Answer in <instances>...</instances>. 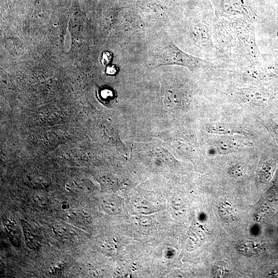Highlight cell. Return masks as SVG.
Instances as JSON below:
<instances>
[{
  "mask_svg": "<svg viewBox=\"0 0 278 278\" xmlns=\"http://www.w3.org/2000/svg\"><path fill=\"white\" fill-rule=\"evenodd\" d=\"M206 64L205 61L185 53L174 43L169 42L157 52L154 65L155 67L178 65L193 70L200 68Z\"/></svg>",
  "mask_w": 278,
  "mask_h": 278,
  "instance_id": "6da1fadb",
  "label": "cell"
},
{
  "mask_svg": "<svg viewBox=\"0 0 278 278\" xmlns=\"http://www.w3.org/2000/svg\"><path fill=\"white\" fill-rule=\"evenodd\" d=\"M24 235L27 246L32 250H38L40 247V242L38 236L35 231L28 223L22 222Z\"/></svg>",
  "mask_w": 278,
  "mask_h": 278,
  "instance_id": "7a4b0ae2",
  "label": "cell"
},
{
  "mask_svg": "<svg viewBox=\"0 0 278 278\" xmlns=\"http://www.w3.org/2000/svg\"><path fill=\"white\" fill-rule=\"evenodd\" d=\"M218 212L223 220L227 222H235L239 217L237 210L226 200L219 204Z\"/></svg>",
  "mask_w": 278,
  "mask_h": 278,
  "instance_id": "3957f363",
  "label": "cell"
},
{
  "mask_svg": "<svg viewBox=\"0 0 278 278\" xmlns=\"http://www.w3.org/2000/svg\"><path fill=\"white\" fill-rule=\"evenodd\" d=\"M237 248L238 251L242 254L251 256L258 255L263 251V248L260 244L248 241L239 243Z\"/></svg>",
  "mask_w": 278,
  "mask_h": 278,
  "instance_id": "277c9868",
  "label": "cell"
},
{
  "mask_svg": "<svg viewBox=\"0 0 278 278\" xmlns=\"http://www.w3.org/2000/svg\"><path fill=\"white\" fill-rule=\"evenodd\" d=\"M26 183L34 188H45L50 185L51 180L46 176L34 174L27 177Z\"/></svg>",
  "mask_w": 278,
  "mask_h": 278,
  "instance_id": "5b68a950",
  "label": "cell"
},
{
  "mask_svg": "<svg viewBox=\"0 0 278 278\" xmlns=\"http://www.w3.org/2000/svg\"><path fill=\"white\" fill-rule=\"evenodd\" d=\"M71 186L81 193H89L94 189L93 184L85 179L80 178L73 180L71 182Z\"/></svg>",
  "mask_w": 278,
  "mask_h": 278,
  "instance_id": "8992f818",
  "label": "cell"
},
{
  "mask_svg": "<svg viewBox=\"0 0 278 278\" xmlns=\"http://www.w3.org/2000/svg\"><path fill=\"white\" fill-rule=\"evenodd\" d=\"M207 128L209 133L212 134L232 135L239 133L238 130L234 129L232 127L226 126V125L223 124H214L209 125Z\"/></svg>",
  "mask_w": 278,
  "mask_h": 278,
  "instance_id": "52a82bcc",
  "label": "cell"
},
{
  "mask_svg": "<svg viewBox=\"0 0 278 278\" xmlns=\"http://www.w3.org/2000/svg\"><path fill=\"white\" fill-rule=\"evenodd\" d=\"M101 206L105 211L111 215H116L121 212L119 203L114 199H105L102 201Z\"/></svg>",
  "mask_w": 278,
  "mask_h": 278,
  "instance_id": "ba28073f",
  "label": "cell"
},
{
  "mask_svg": "<svg viewBox=\"0 0 278 278\" xmlns=\"http://www.w3.org/2000/svg\"><path fill=\"white\" fill-rule=\"evenodd\" d=\"M53 228L56 235L62 239L69 241L75 237L74 232L67 226L61 225H55Z\"/></svg>",
  "mask_w": 278,
  "mask_h": 278,
  "instance_id": "9c48e42d",
  "label": "cell"
},
{
  "mask_svg": "<svg viewBox=\"0 0 278 278\" xmlns=\"http://www.w3.org/2000/svg\"><path fill=\"white\" fill-rule=\"evenodd\" d=\"M229 273V267L227 263L221 261L217 263L213 269V276L216 278L227 277Z\"/></svg>",
  "mask_w": 278,
  "mask_h": 278,
  "instance_id": "30bf717a",
  "label": "cell"
},
{
  "mask_svg": "<svg viewBox=\"0 0 278 278\" xmlns=\"http://www.w3.org/2000/svg\"><path fill=\"white\" fill-rule=\"evenodd\" d=\"M71 215L72 218L80 223L89 224L92 222L91 215L84 211L78 210L73 211Z\"/></svg>",
  "mask_w": 278,
  "mask_h": 278,
  "instance_id": "8fae6325",
  "label": "cell"
},
{
  "mask_svg": "<svg viewBox=\"0 0 278 278\" xmlns=\"http://www.w3.org/2000/svg\"><path fill=\"white\" fill-rule=\"evenodd\" d=\"M32 201L35 206L41 208H46L49 204L48 197L45 194L35 193L32 197Z\"/></svg>",
  "mask_w": 278,
  "mask_h": 278,
  "instance_id": "7c38bea8",
  "label": "cell"
},
{
  "mask_svg": "<svg viewBox=\"0 0 278 278\" xmlns=\"http://www.w3.org/2000/svg\"><path fill=\"white\" fill-rule=\"evenodd\" d=\"M228 173L232 177L239 178L243 175V169L241 166H234L229 169Z\"/></svg>",
  "mask_w": 278,
  "mask_h": 278,
  "instance_id": "4fadbf2b",
  "label": "cell"
},
{
  "mask_svg": "<svg viewBox=\"0 0 278 278\" xmlns=\"http://www.w3.org/2000/svg\"><path fill=\"white\" fill-rule=\"evenodd\" d=\"M112 60V54L109 52H104L102 54L101 62L104 65H108L110 64Z\"/></svg>",
  "mask_w": 278,
  "mask_h": 278,
  "instance_id": "5bb4252c",
  "label": "cell"
},
{
  "mask_svg": "<svg viewBox=\"0 0 278 278\" xmlns=\"http://www.w3.org/2000/svg\"><path fill=\"white\" fill-rule=\"evenodd\" d=\"M112 180L110 178H107V177H105L103 180L100 179V182L103 183L105 186L108 187H111L114 184H112Z\"/></svg>",
  "mask_w": 278,
  "mask_h": 278,
  "instance_id": "9a60e30c",
  "label": "cell"
},
{
  "mask_svg": "<svg viewBox=\"0 0 278 278\" xmlns=\"http://www.w3.org/2000/svg\"><path fill=\"white\" fill-rule=\"evenodd\" d=\"M117 69L114 66H109L107 68L106 73L109 75H114L116 73Z\"/></svg>",
  "mask_w": 278,
  "mask_h": 278,
  "instance_id": "2e32d148",
  "label": "cell"
},
{
  "mask_svg": "<svg viewBox=\"0 0 278 278\" xmlns=\"http://www.w3.org/2000/svg\"><path fill=\"white\" fill-rule=\"evenodd\" d=\"M269 276L271 277H278V266L272 271Z\"/></svg>",
  "mask_w": 278,
  "mask_h": 278,
  "instance_id": "e0dca14e",
  "label": "cell"
},
{
  "mask_svg": "<svg viewBox=\"0 0 278 278\" xmlns=\"http://www.w3.org/2000/svg\"><path fill=\"white\" fill-rule=\"evenodd\" d=\"M101 93H102V96H103L104 98L105 97L107 98L108 96H111L112 95V92L108 90L103 91V92H101Z\"/></svg>",
  "mask_w": 278,
  "mask_h": 278,
  "instance_id": "ac0fdd59",
  "label": "cell"
}]
</instances>
